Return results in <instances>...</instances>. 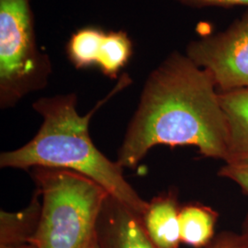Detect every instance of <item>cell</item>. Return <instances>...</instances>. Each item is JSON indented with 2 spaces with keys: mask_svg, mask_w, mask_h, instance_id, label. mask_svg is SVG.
<instances>
[{
  "mask_svg": "<svg viewBox=\"0 0 248 248\" xmlns=\"http://www.w3.org/2000/svg\"><path fill=\"white\" fill-rule=\"evenodd\" d=\"M228 130L209 72L173 52L151 72L118 151L117 163L135 169L156 145H190L205 157L227 159Z\"/></svg>",
  "mask_w": 248,
  "mask_h": 248,
  "instance_id": "obj_1",
  "label": "cell"
},
{
  "mask_svg": "<svg viewBox=\"0 0 248 248\" xmlns=\"http://www.w3.org/2000/svg\"><path fill=\"white\" fill-rule=\"evenodd\" d=\"M132 83L130 75H121L115 87L84 116L78 111V98L75 93L37 99L32 108L43 118L39 131L23 146L3 152L1 169L29 171L48 168L77 172L98 183L109 195L142 216L148 202L125 179L124 169L117 161L108 159L98 150L89 134V123L94 114Z\"/></svg>",
  "mask_w": 248,
  "mask_h": 248,
  "instance_id": "obj_2",
  "label": "cell"
},
{
  "mask_svg": "<svg viewBox=\"0 0 248 248\" xmlns=\"http://www.w3.org/2000/svg\"><path fill=\"white\" fill-rule=\"evenodd\" d=\"M42 198L34 238L38 248H89L108 193L77 172L48 168L31 169Z\"/></svg>",
  "mask_w": 248,
  "mask_h": 248,
  "instance_id": "obj_3",
  "label": "cell"
},
{
  "mask_svg": "<svg viewBox=\"0 0 248 248\" xmlns=\"http://www.w3.org/2000/svg\"><path fill=\"white\" fill-rule=\"evenodd\" d=\"M52 62L37 44L31 0H0V108L45 89Z\"/></svg>",
  "mask_w": 248,
  "mask_h": 248,
  "instance_id": "obj_4",
  "label": "cell"
},
{
  "mask_svg": "<svg viewBox=\"0 0 248 248\" xmlns=\"http://www.w3.org/2000/svg\"><path fill=\"white\" fill-rule=\"evenodd\" d=\"M186 55L210 73L219 92L248 89V9L225 31L189 43Z\"/></svg>",
  "mask_w": 248,
  "mask_h": 248,
  "instance_id": "obj_5",
  "label": "cell"
},
{
  "mask_svg": "<svg viewBox=\"0 0 248 248\" xmlns=\"http://www.w3.org/2000/svg\"><path fill=\"white\" fill-rule=\"evenodd\" d=\"M97 234L100 248H156L142 226L141 216L109 194L98 217Z\"/></svg>",
  "mask_w": 248,
  "mask_h": 248,
  "instance_id": "obj_6",
  "label": "cell"
},
{
  "mask_svg": "<svg viewBox=\"0 0 248 248\" xmlns=\"http://www.w3.org/2000/svg\"><path fill=\"white\" fill-rule=\"evenodd\" d=\"M179 210L177 191L174 188L148 202L141 220L144 230L155 248H179L181 243Z\"/></svg>",
  "mask_w": 248,
  "mask_h": 248,
  "instance_id": "obj_7",
  "label": "cell"
},
{
  "mask_svg": "<svg viewBox=\"0 0 248 248\" xmlns=\"http://www.w3.org/2000/svg\"><path fill=\"white\" fill-rule=\"evenodd\" d=\"M227 130V159L248 162V89L219 92Z\"/></svg>",
  "mask_w": 248,
  "mask_h": 248,
  "instance_id": "obj_8",
  "label": "cell"
},
{
  "mask_svg": "<svg viewBox=\"0 0 248 248\" xmlns=\"http://www.w3.org/2000/svg\"><path fill=\"white\" fill-rule=\"evenodd\" d=\"M42 213V198L35 188L29 205L24 209L9 213L0 212V248L34 244Z\"/></svg>",
  "mask_w": 248,
  "mask_h": 248,
  "instance_id": "obj_9",
  "label": "cell"
},
{
  "mask_svg": "<svg viewBox=\"0 0 248 248\" xmlns=\"http://www.w3.org/2000/svg\"><path fill=\"white\" fill-rule=\"evenodd\" d=\"M219 213L203 204L188 203L180 207L178 221L181 243L195 248L206 247L215 236Z\"/></svg>",
  "mask_w": 248,
  "mask_h": 248,
  "instance_id": "obj_10",
  "label": "cell"
},
{
  "mask_svg": "<svg viewBox=\"0 0 248 248\" xmlns=\"http://www.w3.org/2000/svg\"><path fill=\"white\" fill-rule=\"evenodd\" d=\"M106 31L97 26H85L72 33L65 45L67 59L76 69L96 67Z\"/></svg>",
  "mask_w": 248,
  "mask_h": 248,
  "instance_id": "obj_11",
  "label": "cell"
},
{
  "mask_svg": "<svg viewBox=\"0 0 248 248\" xmlns=\"http://www.w3.org/2000/svg\"><path fill=\"white\" fill-rule=\"evenodd\" d=\"M133 52V41L125 31H106L96 67L107 78L117 79Z\"/></svg>",
  "mask_w": 248,
  "mask_h": 248,
  "instance_id": "obj_12",
  "label": "cell"
},
{
  "mask_svg": "<svg viewBox=\"0 0 248 248\" xmlns=\"http://www.w3.org/2000/svg\"><path fill=\"white\" fill-rule=\"evenodd\" d=\"M218 175L236 183L248 196V162H225Z\"/></svg>",
  "mask_w": 248,
  "mask_h": 248,
  "instance_id": "obj_13",
  "label": "cell"
},
{
  "mask_svg": "<svg viewBox=\"0 0 248 248\" xmlns=\"http://www.w3.org/2000/svg\"><path fill=\"white\" fill-rule=\"evenodd\" d=\"M202 248H248V238L242 232H222Z\"/></svg>",
  "mask_w": 248,
  "mask_h": 248,
  "instance_id": "obj_14",
  "label": "cell"
},
{
  "mask_svg": "<svg viewBox=\"0 0 248 248\" xmlns=\"http://www.w3.org/2000/svg\"><path fill=\"white\" fill-rule=\"evenodd\" d=\"M184 6L195 9L248 7V0H174Z\"/></svg>",
  "mask_w": 248,
  "mask_h": 248,
  "instance_id": "obj_15",
  "label": "cell"
},
{
  "mask_svg": "<svg viewBox=\"0 0 248 248\" xmlns=\"http://www.w3.org/2000/svg\"><path fill=\"white\" fill-rule=\"evenodd\" d=\"M0 248H38L35 244L30 243V244H24V245H19V246H12V247H2Z\"/></svg>",
  "mask_w": 248,
  "mask_h": 248,
  "instance_id": "obj_16",
  "label": "cell"
},
{
  "mask_svg": "<svg viewBox=\"0 0 248 248\" xmlns=\"http://www.w3.org/2000/svg\"><path fill=\"white\" fill-rule=\"evenodd\" d=\"M242 233H244L247 237L248 238V213L246 216V219L243 222V231H242Z\"/></svg>",
  "mask_w": 248,
  "mask_h": 248,
  "instance_id": "obj_17",
  "label": "cell"
},
{
  "mask_svg": "<svg viewBox=\"0 0 248 248\" xmlns=\"http://www.w3.org/2000/svg\"><path fill=\"white\" fill-rule=\"evenodd\" d=\"M89 248H100V246H99V242H98V234H97V233H96L95 237H94L93 240H92L91 244L89 245Z\"/></svg>",
  "mask_w": 248,
  "mask_h": 248,
  "instance_id": "obj_18",
  "label": "cell"
}]
</instances>
